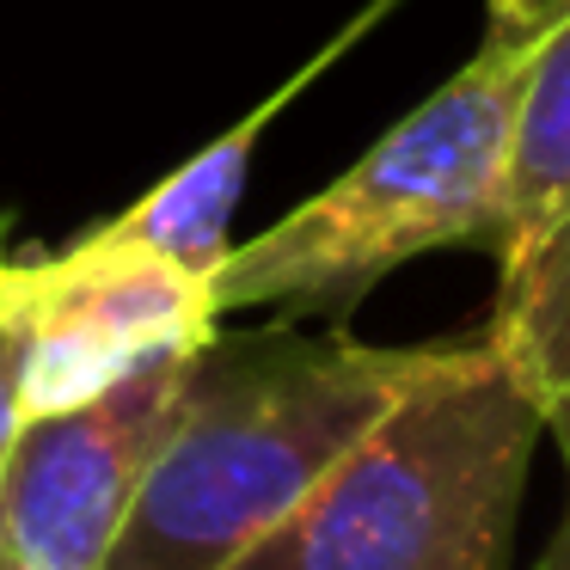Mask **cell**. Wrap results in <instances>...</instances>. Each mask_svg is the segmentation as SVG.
Listing matches in <instances>:
<instances>
[{
    "label": "cell",
    "mask_w": 570,
    "mask_h": 570,
    "mask_svg": "<svg viewBox=\"0 0 570 570\" xmlns=\"http://www.w3.org/2000/svg\"><path fill=\"white\" fill-rule=\"evenodd\" d=\"M442 350L288 332L209 337L185 417L154 454L105 570H234Z\"/></svg>",
    "instance_id": "obj_1"
},
{
    "label": "cell",
    "mask_w": 570,
    "mask_h": 570,
    "mask_svg": "<svg viewBox=\"0 0 570 570\" xmlns=\"http://www.w3.org/2000/svg\"><path fill=\"white\" fill-rule=\"evenodd\" d=\"M540 405L454 337L234 570H503Z\"/></svg>",
    "instance_id": "obj_2"
},
{
    "label": "cell",
    "mask_w": 570,
    "mask_h": 570,
    "mask_svg": "<svg viewBox=\"0 0 570 570\" xmlns=\"http://www.w3.org/2000/svg\"><path fill=\"white\" fill-rule=\"evenodd\" d=\"M533 43H484L344 178L271 222L258 239L227 246L209 276L215 313L337 307L435 246H503L509 148Z\"/></svg>",
    "instance_id": "obj_3"
},
{
    "label": "cell",
    "mask_w": 570,
    "mask_h": 570,
    "mask_svg": "<svg viewBox=\"0 0 570 570\" xmlns=\"http://www.w3.org/2000/svg\"><path fill=\"white\" fill-rule=\"evenodd\" d=\"M0 295L13 320L19 417L87 405L141 362L215 337L209 276L92 227L62 258H0Z\"/></svg>",
    "instance_id": "obj_4"
},
{
    "label": "cell",
    "mask_w": 570,
    "mask_h": 570,
    "mask_svg": "<svg viewBox=\"0 0 570 570\" xmlns=\"http://www.w3.org/2000/svg\"><path fill=\"white\" fill-rule=\"evenodd\" d=\"M203 344L141 362L87 405L19 417L0 460V552L13 570H105L154 454L178 430Z\"/></svg>",
    "instance_id": "obj_5"
},
{
    "label": "cell",
    "mask_w": 570,
    "mask_h": 570,
    "mask_svg": "<svg viewBox=\"0 0 570 570\" xmlns=\"http://www.w3.org/2000/svg\"><path fill=\"white\" fill-rule=\"evenodd\" d=\"M368 19H374V13H368ZM368 19H362V26H368ZM362 26H356V31H362ZM356 31H344V38H337L325 56H313L307 75H295L283 92H271L264 105H252V117H239L234 129H222L209 148H197L173 178H160L148 197H136L124 215H117V222H105L99 234L136 239V246L173 258L178 271H190V276H215V264H222L227 246H234V239H227V227H234L239 190H246V178H252V154H258L271 117L283 111V105L295 99V92L307 87V80L320 75V68L332 62L344 43H356Z\"/></svg>",
    "instance_id": "obj_6"
},
{
    "label": "cell",
    "mask_w": 570,
    "mask_h": 570,
    "mask_svg": "<svg viewBox=\"0 0 570 570\" xmlns=\"http://www.w3.org/2000/svg\"><path fill=\"white\" fill-rule=\"evenodd\" d=\"M484 344L540 405L546 435H558L570 466V203L515 264H503Z\"/></svg>",
    "instance_id": "obj_7"
},
{
    "label": "cell",
    "mask_w": 570,
    "mask_h": 570,
    "mask_svg": "<svg viewBox=\"0 0 570 570\" xmlns=\"http://www.w3.org/2000/svg\"><path fill=\"white\" fill-rule=\"evenodd\" d=\"M570 203V7L540 31L509 148V203L497 258L515 264Z\"/></svg>",
    "instance_id": "obj_8"
},
{
    "label": "cell",
    "mask_w": 570,
    "mask_h": 570,
    "mask_svg": "<svg viewBox=\"0 0 570 570\" xmlns=\"http://www.w3.org/2000/svg\"><path fill=\"white\" fill-rule=\"evenodd\" d=\"M484 43H533L558 13H564V0H484Z\"/></svg>",
    "instance_id": "obj_9"
},
{
    "label": "cell",
    "mask_w": 570,
    "mask_h": 570,
    "mask_svg": "<svg viewBox=\"0 0 570 570\" xmlns=\"http://www.w3.org/2000/svg\"><path fill=\"white\" fill-rule=\"evenodd\" d=\"M19 430V393H13V320H7V295H0V460Z\"/></svg>",
    "instance_id": "obj_10"
},
{
    "label": "cell",
    "mask_w": 570,
    "mask_h": 570,
    "mask_svg": "<svg viewBox=\"0 0 570 570\" xmlns=\"http://www.w3.org/2000/svg\"><path fill=\"white\" fill-rule=\"evenodd\" d=\"M558 570H570V546H564V558H558Z\"/></svg>",
    "instance_id": "obj_11"
},
{
    "label": "cell",
    "mask_w": 570,
    "mask_h": 570,
    "mask_svg": "<svg viewBox=\"0 0 570 570\" xmlns=\"http://www.w3.org/2000/svg\"><path fill=\"white\" fill-rule=\"evenodd\" d=\"M0 570H13V564H7V552H0Z\"/></svg>",
    "instance_id": "obj_12"
},
{
    "label": "cell",
    "mask_w": 570,
    "mask_h": 570,
    "mask_svg": "<svg viewBox=\"0 0 570 570\" xmlns=\"http://www.w3.org/2000/svg\"><path fill=\"white\" fill-rule=\"evenodd\" d=\"M564 7H570V0H564Z\"/></svg>",
    "instance_id": "obj_13"
}]
</instances>
